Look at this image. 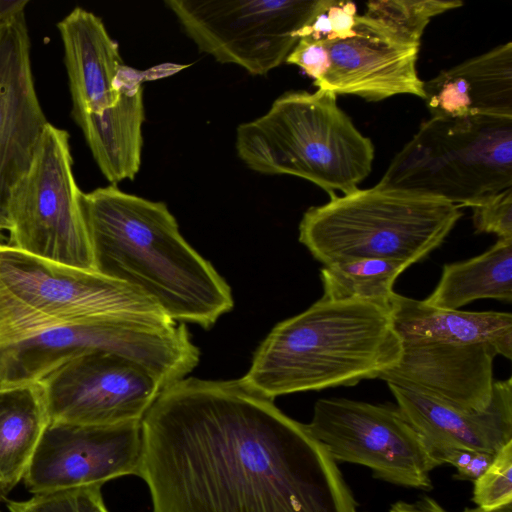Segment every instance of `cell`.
Here are the masks:
<instances>
[{
  "label": "cell",
  "mask_w": 512,
  "mask_h": 512,
  "mask_svg": "<svg viewBox=\"0 0 512 512\" xmlns=\"http://www.w3.org/2000/svg\"><path fill=\"white\" fill-rule=\"evenodd\" d=\"M495 455L483 451H473L467 464L462 469L456 471L454 478L474 482L491 465Z\"/></svg>",
  "instance_id": "cell-30"
},
{
  "label": "cell",
  "mask_w": 512,
  "mask_h": 512,
  "mask_svg": "<svg viewBox=\"0 0 512 512\" xmlns=\"http://www.w3.org/2000/svg\"><path fill=\"white\" fill-rule=\"evenodd\" d=\"M423 90L431 117H512V43L441 71Z\"/></svg>",
  "instance_id": "cell-18"
},
{
  "label": "cell",
  "mask_w": 512,
  "mask_h": 512,
  "mask_svg": "<svg viewBox=\"0 0 512 512\" xmlns=\"http://www.w3.org/2000/svg\"><path fill=\"white\" fill-rule=\"evenodd\" d=\"M410 265L398 261L363 258L324 265L320 272L324 298L363 301L389 307L394 283Z\"/></svg>",
  "instance_id": "cell-22"
},
{
  "label": "cell",
  "mask_w": 512,
  "mask_h": 512,
  "mask_svg": "<svg viewBox=\"0 0 512 512\" xmlns=\"http://www.w3.org/2000/svg\"><path fill=\"white\" fill-rule=\"evenodd\" d=\"M330 66L318 89L380 101L399 94L424 98L416 68L419 47L404 44L358 15L354 34L326 44Z\"/></svg>",
  "instance_id": "cell-15"
},
{
  "label": "cell",
  "mask_w": 512,
  "mask_h": 512,
  "mask_svg": "<svg viewBox=\"0 0 512 512\" xmlns=\"http://www.w3.org/2000/svg\"><path fill=\"white\" fill-rule=\"evenodd\" d=\"M389 512H447L435 499L423 496L414 502L397 501ZM462 512H512V502L493 509L468 508Z\"/></svg>",
  "instance_id": "cell-29"
},
{
  "label": "cell",
  "mask_w": 512,
  "mask_h": 512,
  "mask_svg": "<svg viewBox=\"0 0 512 512\" xmlns=\"http://www.w3.org/2000/svg\"><path fill=\"white\" fill-rule=\"evenodd\" d=\"M73 173L69 134L46 126L26 173L4 206L8 246L57 264L97 272Z\"/></svg>",
  "instance_id": "cell-9"
},
{
  "label": "cell",
  "mask_w": 512,
  "mask_h": 512,
  "mask_svg": "<svg viewBox=\"0 0 512 512\" xmlns=\"http://www.w3.org/2000/svg\"><path fill=\"white\" fill-rule=\"evenodd\" d=\"M142 422L83 425L49 422L23 482L32 494L103 485L138 476L142 461Z\"/></svg>",
  "instance_id": "cell-13"
},
{
  "label": "cell",
  "mask_w": 512,
  "mask_h": 512,
  "mask_svg": "<svg viewBox=\"0 0 512 512\" xmlns=\"http://www.w3.org/2000/svg\"><path fill=\"white\" fill-rule=\"evenodd\" d=\"M57 29L74 122L110 184L134 179L142 160L147 72L124 64L117 42L91 11L75 7Z\"/></svg>",
  "instance_id": "cell-4"
},
{
  "label": "cell",
  "mask_w": 512,
  "mask_h": 512,
  "mask_svg": "<svg viewBox=\"0 0 512 512\" xmlns=\"http://www.w3.org/2000/svg\"><path fill=\"white\" fill-rule=\"evenodd\" d=\"M235 148L252 171L288 174L348 194L371 172L374 146L338 106L337 95L289 91L262 116L240 124Z\"/></svg>",
  "instance_id": "cell-5"
},
{
  "label": "cell",
  "mask_w": 512,
  "mask_h": 512,
  "mask_svg": "<svg viewBox=\"0 0 512 512\" xmlns=\"http://www.w3.org/2000/svg\"><path fill=\"white\" fill-rule=\"evenodd\" d=\"M306 427L336 463L366 466L394 485L433 489L430 473L438 466L396 405L323 398Z\"/></svg>",
  "instance_id": "cell-11"
},
{
  "label": "cell",
  "mask_w": 512,
  "mask_h": 512,
  "mask_svg": "<svg viewBox=\"0 0 512 512\" xmlns=\"http://www.w3.org/2000/svg\"><path fill=\"white\" fill-rule=\"evenodd\" d=\"M397 407L421 437L437 466L455 449L497 454L512 442V380H495L489 405L470 411L387 384Z\"/></svg>",
  "instance_id": "cell-16"
},
{
  "label": "cell",
  "mask_w": 512,
  "mask_h": 512,
  "mask_svg": "<svg viewBox=\"0 0 512 512\" xmlns=\"http://www.w3.org/2000/svg\"><path fill=\"white\" fill-rule=\"evenodd\" d=\"M488 345L402 346L398 362L379 379L464 410L485 409L493 393V360Z\"/></svg>",
  "instance_id": "cell-17"
},
{
  "label": "cell",
  "mask_w": 512,
  "mask_h": 512,
  "mask_svg": "<svg viewBox=\"0 0 512 512\" xmlns=\"http://www.w3.org/2000/svg\"><path fill=\"white\" fill-rule=\"evenodd\" d=\"M475 233H492L512 241V187L486 196L470 206Z\"/></svg>",
  "instance_id": "cell-27"
},
{
  "label": "cell",
  "mask_w": 512,
  "mask_h": 512,
  "mask_svg": "<svg viewBox=\"0 0 512 512\" xmlns=\"http://www.w3.org/2000/svg\"><path fill=\"white\" fill-rule=\"evenodd\" d=\"M90 352L129 359L162 389L185 378L200 357L186 325L168 317L120 315L54 323L0 346V387L39 382L55 367Z\"/></svg>",
  "instance_id": "cell-8"
},
{
  "label": "cell",
  "mask_w": 512,
  "mask_h": 512,
  "mask_svg": "<svg viewBox=\"0 0 512 512\" xmlns=\"http://www.w3.org/2000/svg\"><path fill=\"white\" fill-rule=\"evenodd\" d=\"M460 0H381L367 2L364 15L398 41L420 46L430 20L463 6Z\"/></svg>",
  "instance_id": "cell-23"
},
{
  "label": "cell",
  "mask_w": 512,
  "mask_h": 512,
  "mask_svg": "<svg viewBox=\"0 0 512 512\" xmlns=\"http://www.w3.org/2000/svg\"><path fill=\"white\" fill-rule=\"evenodd\" d=\"M461 207L512 187V117H431L376 184Z\"/></svg>",
  "instance_id": "cell-7"
},
{
  "label": "cell",
  "mask_w": 512,
  "mask_h": 512,
  "mask_svg": "<svg viewBox=\"0 0 512 512\" xmlns=\"http://www.w3.org/2000/svg\"><path fill=\"white\" fill-rule=\"evenodd\" d=\"M95 269L151 299L170 319L205 329L234 305L213 265L183 238L165 203L110 184L82 192Z\"/></svg>",
  "instance_id": "cell-2"
},
{
  "label": "cell",
  "mask_w": 512,
  "mask_h": 512,
  "mask_svg": "<svg viewBox=\"0 0 512 512\" xmlns=\"http://www.w3.org/2000/svg\"><path fill=\"white\" fill-rule=\"evenodd\" d=\"M479 299L512 300V241L497 240L471 259L445 264L433 292L423 301L444 309H459Z\"/></svg>",
  "instance_id": "cell-21"
},
{
  "label": "cell",
  "mask_w": 512,
  "mask_h": 512,
  "mask_svg": "<svg viewBox=\"0 0 512 512\" xmlns=\"http://www.w3.org/2000/svg\"><path fill=\"white\" fill-rule=\"evenodd\" d=\"M317 0H166L199 51L266 75L286 61Z\"/></svg>",
  "instance_id": "cell-10"
},
{
  "label": "cell",
  "mask_w": 512,
  "mask_h": 512,
  "mask_svg": "<svg viewBox=\"0 0 512 512\" xmlns=\"http://www.w3.org/2000/svg\"><path fill=\"white\" fill-rule=\"evenodd\" d=\"M357 8L353 2L317 0L315 9L299 39L329 44L351 37L355 32Z\"/></svg>",
  "instance_id": "cell-25"
},
{
  "label": "cell",
  "mask_w": 512,
  "mask_h": 512,
  "mask_svg": "<svg viewBox=\"0 0 512 512\" xmlns=\"http://www.w3.org/2000/svg\"><path fill=\"white\" fill-rule=\"evenodd\" d=\"M389 312L402 346L483 344L511 359L510 313L444 309L397 293L390 301Z\"/></svg>",
  "instance_id": "cell-19"
},
{
  "label": "cell",
  "mask_w": 512,
  "mask_h": 512,
  "mask_svg": "<svg viewBox=\"0 0 512 512\" xmlns=\"http://www.w3.org/2000/svg\"><path fill=\"white\" fill-rule=\"evenodd\" d=\"M40 382L0 387V495L21 480L48 426Z\"/></svg>",
  "instance_id": "cell-20"
},
{
  "label": "cell",
  "mask_w": 512,
  "mask_h": 512,
  "mask_svg": "<svg viewBox=\"0 0 512 512\" xmlns=\"http://www.w3.org/2000/svg\"><path fill=\"white\" fill-rule=\"evenodd\" d=\"M461 216L457 205L439 198L358 188L310 207L299 224V241L324 265L378 258L411 266L438 248Z\"/></svg>",
  "instance_id": "cell-6"
},
{
  "label": "cell",
  "mask_w": 512,
  "mask_h": 512,
  "mask_svg": "<svg viewBox=\"0 0 512 512\" xmlns=\"http://www.w3.org/2000/svg\"><path fill=\"white\" fill-rule=\"evenodd\" d=\"M27 4V0H0V214L3 216L9 192L29 169L49 124L34 85L25 18Z\"/></svg>",
  "instance_id": "cell-14"
},
{
  "label": "cell",
  "mask_w": 512,
  "mask_h": 512,
  "mask_svg": "<svg viewBox=\"0 0 512 512\" xmlns=\"http://www.w3.org/2000/svg\"><path fill=\"white\" fill-rule=\"evenodd\" d=\"M142 440L153 512H361L306 424L238 379L166 386Z\"/></svg>",
  "instance_id": "cell-1"
},
{
  "label": "cell",
  "mask_w": 512,
  "mask_h": 512,
  "mask_svg": "<svg viewBox=\"0 0 512 512\" xmlns=\"http://www.w3.org/2000/svg\"><path fill=\"white\" fill-rule=\"evenodd\" d=\"M472 500L484 509L512 502V442L495 455L487 470L474 481Z\"/></svg>",
  "instance_id": "cell-26"
},
{
  "label": "cell",
  "mask_w": 512,
  "mask_h": 512,
  "mask_svg": "<svg viewBox=\"0 0 512 512\" xmlns=\"http://www.w3.org/2000/svg\"><path fill=\"white\" fill-rule=\"evenodd\" d=\"M285 62L298 66L317 83L327 73L330 57L326 44L300 38Z\"/></svg>",
  "instance_id": "cell-28"
},
{
  "label": "cell",
  "mask_w": 512,
  "mask_h": 512,
  "mask_svg": "<svg viewBox=\"0 0 512 512\" xmlns=\"http://www.w3.org/2000/svg\"><path fill=\"white\" fill-rule=\"evenodd\" d=\"M101 487L92 485L33 494L26 500H7L6 506L9 512H109Z\"/></svg>",
  "instance_id": "cell-24"
},
{
  "label": "cell",
  "mask_w": 512,
  "mask_h": 512,
  "mask_svg": "<svg viewBox=\"0 0 512 512\" xmlns=\"http://www.w3.org/2000/svg\"><path fill=\"white\" fill-rule=\"evenodd\" d=\"M401 353L389 307L321 297L304 312L278 323L238 380L273 401L286 394L379 379Z\"/></svg>",
  "instance_id": "cell-3"
},
{
  "label": "cell",
  "mask_w": 512,
  "mask_h": 512,
  "mask_svg": "<svg viewBox=\"0 0 512 512\" xmlns=\"http://www.w3.org/2000/svg\"><path fill=\"white\" fill-rule=\"evenodd\" d=\"M39 382L50 422L83 425L142 422L162 390L144 368L108 352L70 359Z\"/></svg>",
  "instance_id": "cell-12"
}]
</instances>
